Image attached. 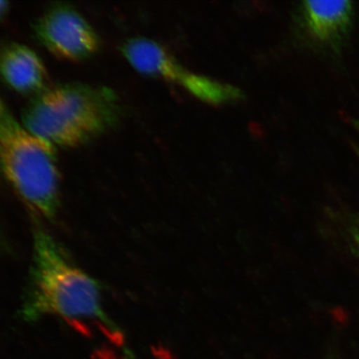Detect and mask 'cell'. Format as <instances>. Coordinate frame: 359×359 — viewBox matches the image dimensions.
<instances>
[{"mask_svg":"<svg viewBox=\"0 0 359 359\" xmlns=\"http://www.w3.org/2000/svg\"><path fill=\"white\" fill-rule=\"evenodd\" d=\"M352 236L353 239L354 247H355V250L359 257V219L353 226Z\"/></svg>","mask_w":359,"mask_h":359,"instance_id":"obj_9","label":"cell"},{"mask_svg":"<svg viewBox=\"0 0 359 359\" xmlns=\"http://www.w3.org/2000/svg\"><path fill=\"white\" fill-rule=\"evenodd\" d=\"M8 8V3L6 1L0 2V11H1V15L3 16L6 13V10Z\"/></svg>","mask_w":359,"mask_h":359,"instance_id":"obj_10","label":"cell"},{"mask_svg":"<svg viewBox=\"0 0 359 359\" xmlns=\"http://www.w3.org/2000/svg\"><path fill=\"white\" fill-rule=\"evenodd\" d=\"M33 259L20 314L35 321L48 314L60 316L89 335L83 320L93 321L112 344L124 337L103 311L100 284L75 266L65 250L39 222L34 224Z\"/></svg>","mask_w":359,"mask_h":359,"instance_id":"obj_1","label":"cell"},{"mask_svg":"<svg viewBox=\"0 0 359 359\" xmlns=\"http://www.w3.org/2000/svg\"><path fill=\"white\" fill-rule=\"evenodd\" d=\"M120 112L118 98L111 89L69 83L35 95L22 111V123L53 146L75 147L114 127Z\"/></svg>","mask_w":359,"mask_h":359,"instance_id":"obj_2","label":"cell"},{"mask_svg":"<svg viewBox=\"0 0 359 359\" xmlns=\"http://www.w3.org/2000/svg\"><path fill=\"white\" fill-rule=\"evenodd\" d=\"M305 21L314 37L323 42H333L346 34L351 25L353 7L348 0L304 1Z\"/></svg>","mask_w":359,"mask_h":359,"instance_id":"obj_7","label":"cell"},{"mask_svg":"<svg viewBox=\"0 0 359 359\" xmlns=\"http://www.w3.org/2000/svg\"><path fill=\"white\" fill-rule=\"evenodd\" d=\"M121 51L139 73L178 84L189 93L198 79V74L186 69L167 49L154 40L133 38L123 44Z\"/></svg>","mask_w":359,"mask_h":359,"instance_id":"obj_5","label":"cell"},{"mask_svg":"<svg viewBox=\"0 0 359 359\" xmlns=\"http://www.w3.org/2000/svg\"><path fill=\"white\" fill-rule=\"evenodd\" d=\"M93 359H121L114 352L107 348L98 350L93 353Z\"/></svg>","mask_w":359,"mask_h":359,"instance_id":"obj_8","label":"cell"},{"mask_svg":"<svg viewBox=\"0 0 359 359\" xmlns=\"http://www.w3.org/2000/svg\"><path fill=\"white\" fill-rule=\"evenodd\" d=\"M0 70L4 82L18 93L37 95L47 88L48 74L41 58L24 44L12 43L2 49Z\"/></svg>","mask_w":359,"mask_h":359,"instance_id":"obj_6","label":"cell"},{"mask_svg":"<svg viewBox=\"0 0 359 359\" xmlns=\"http://www.w3.org/2000/svg\"><path fill=\"white\" fill-rule=\"evenodd\" d=\"M34 32L43 46L61 60L82 61L97 53L100 39L88 22L66 4L48 8L35 21Z\"/></svg>","mask_w":359,"mask_h":359,"instance_id":"obj_4","label":"cell"},{"mask_svg":"<svg viewBox=\"0 0 359 359\" xmlns=\"http://www.w3.org/2000/svg\"><path fill=\"white\" fill-rule=\"evenodd\" d=\"M0 158L4 176L22 201L53 219L60 208L55 146L30 133L0 105Z\"/></svg>","mask_w":359,"mask_h":359,"instance_id":"obj_3","label":"cell"}]
</instances>
